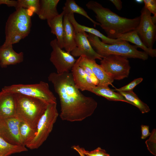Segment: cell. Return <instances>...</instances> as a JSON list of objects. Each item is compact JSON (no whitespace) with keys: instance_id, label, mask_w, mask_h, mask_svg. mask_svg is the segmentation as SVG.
I'll list each match as a JSON object with an SVG mask.
<instances>
[{"instance_id":"obj_1","label":"cell","mask_w":156,"mask_h":156,"mask_svg":"<svg viewBox=\"0 0 156 156\" xmlns=\"http://www.w3.org/2000/svg\"><path fill=\"white\" fill-rule=\"evenodd\" d=\"M48 79L53 84L59 98L60 116L62 120L81 121L93 114L97 102L92 97L84 95L76 87L71 72L62 74L52 72Z\"/></svg>"},{"instance_id":"obj_2","label":"cell","mask_w":156,"mask_h":156,"mask_svg":"<svg viewBox=\"0 0 156 156\" xmlns=\"http://www.w3.org/2000/svg\"><path fill=\"white\" fill-rule=\"evenodd\" d=\"M86 6L95 14L96 21L110 39H117L119 35L136 30L140 22V16L132 19L121 17L96 1H90Z\"/></svg>"},{"instance_id":"obj_3","label":"cell","mask_w":156,"mask_h":156,"mask_svg":"<svg viewBox=\"0 0 156 156\" xmlns=\"http://www.w3.org/2000/svg\"><path fill=\"white\" fill-rule=\"evenodd\" d=\"M15 116L33 128L38 122L48 105L39 99L19 93H14Z\"/></svg>"},{"instance_id":"obj_4","label":"cell","mask_w":156,"mask_h":156,"mask_svg":"<svg viewBox=\"0 0 156 156\" xmlns=\"http://www.w3.org/2000/svg\"><path fill=\"white\" fill-rule=\"evenodd\" d=\"M88 39L94 51L103 58L112 54L120 55L128 58H138L145 60L148 55L145 52L137 49L135 45L130 44L128 42L122 40L113 44L102 42L98 37L88 34Z\"/></svg>"},{"instance_id":"obj_5","label":"cell","mask_w":156,"mask_h":156,"mask_svg":"<svg viewBox=\"0 0 156 156\" xmlns=\"http://www.w3.org/2000/svg\"><path fill=\"white\" fill-rule=\"evenodd\" d=\"M58 115L57 103L49 104L38 122L35 137L26 146L30 149H34L41 146L52 130Z\"/></svg>"},{"instance_id":"obj_6","label":"cell","mask_w":156,"mask_h":156,"mask_svg":"<svg viewBox=\"0 0 156 156\" xmlns=\"http://www.w3.org/2000/svg\"><path fill=\"white\" fill-rule=\"evenodd\" d=\"M2 90L36 98L48 104L57 103L56 98L50 90L48 84L43 81L33 84H17L5 86Z\"/></svg>"},{"instance_id":"obj_7","label":"cell","mask_w":156,"mask_h":156,"mask_svg":"<svg viewBox=\"0 0 156 156\" xmlns=\"http://www.w3.org/2000/svg\"><path fill=\"white\" fill-rule=\"evenodd\" d=\"M34 13L31 10L20 8L10 15L6 22L5 37L13 33L21 34L24 38L29 34L31 26V17Z\"/></svg>"},{"instance_id":"obj_8","label":"cell","mask_w":156,"mask_h":156,"mask_svg":"<svg viewBox=\"0 0 156 156\" xmlns=\"http://www.w3.org/2000/svg\"><path fill=\"white\" fill-rule=\"evenodd\" d=\"M100 65L109 76L114 80L128 77L131 69L127 58L114 54L103 58L100 61Z\"/></svg>"},{"instance_id":"obj_9","label":"cell","mask_w":156,"mask_h":156,"mask_svg":"<svg viewBox=\"0 0 156 156\" xmlns=\"http://www.w3.org/2000/svg\"><path fill=\"white\" fill-rule=\"evenodd\" d=\"M50 44L52 51L50 60L55 67L57 73L62 74L69 72L77 60L70 53L63 50L58 46L56 38L51 40Z\"/></svg>"},{"instance_id":"obj_10","label":"cell","mask_w":156,"mask_h":156,"mask_svg":"<svg viewBox=\"0 0 156 156\" xmlns=\"http://www.w3.org/2000/svg\"><path fill=\"white\" fill-rule=\"evenodd\" d=\"M20 121L15 116L0 118V137L9 143L22 146L19 130Z\"/></svg>"},{"instance_id":"obj_11","label":"cell","mask_w":156,"mask_h":156,"mask_svg":"<svg viewBox=\"0 0 156 156\" xmlns=\"http://www.w3.org/2000/svg\"><path fill=\"white\" fill-rule=\"evenodd\" d=\"M88 36L87 33L84 31L75 32L77 47L70 52V54L73 57L84 56L91 60H101L103 57L93 48L88 39Z\"/></svg>"},{"instance_id":"obj_12","label":"cell","mask_w":156,"mask_h":156,"mask_svg":"<svg viewBox=\"0 0 156 156\" xmlns=\"http://www.w3.org/2000/svg\"><path fill=\"white\" fill-rule=\"evenodd\" d=\"M23 59V53L15 52L11 43L4 42L0 46V66L1 67L5 68L8 65L19 64L22 62Z\"/></svg>"},{"instance_id":"obj_13","label":"cell","mask_w":156,"mask_h":156,"mask_svg":"<svg viewBox=\"0 0 156 156\" xmlns=\"http://www.w3.org/2000/svg\"><path fill=\"white\" fill-rule=\"evenodd\" d=\"M76 62L84 64L91 68L98 81V86H113L112 83L114 80L109 76L100 64L96 63L95 60L89 59L84 56H81L77 60Z\"/></svg>"},{"instance_id":"obj_14","label":"cell","mask_w":156,"mask_h":156,"mask_svg":"<svg viewBox=\"0 0 156 156\" xmlns=\"http://www.w3.org/2000/svg\"><path fill=\"white\" fill-rule=\"evenodd\" d=\"M71 70L75 86L80 90L90 91L96 86L83 70L76 62Z\"/></svg>"},{"instance_id":"obj_15","label":"cell","mask_w":156,"mask_h":156,"mask_svg":"<svg viewBox=\"0 0 156 156\" xmlns=\"http://www.w3.org/2000/svg\"><path fill=\"white\" fill-rule=\"evenodd\" d=\"M15 116L14 94L2 90L0 92V118Z\"/></svg>"},{"instance_id":"obj_16","label":"cell","mask_w":156,"mask_h":156,"mask_svg":"<svg viewBox=\"0 0 156 156\" xmlns=\"http://www.w3.org/2000/svg\"><path fill=\"white\" fill-rule=\"evenodd\" d=\"M64 48L67 52H70L76 47L75 32L74 27L68 20L67 15L63 18Z\"/></svg>"},{"instance_id":"obj_17","label":"cell","mask_w":156,"mask_h":156,"mask_svg":"<svg viewBox=\"0 0 156 156\" xmlns=\"http://www.w3.org/2000/svg\"><path fill=\"white\" fill-rule=\"evenodd\" d=\"M67 15L68 20L74 26L75 32L83 31L87 33H88V34H91L100 38L102 42L107 44L115 43L122 40L119 39H112L109 38L96 29L79 24L76 20L74 14H70Z\"/></svg>"},{"instance_id":"obj_18","label":"cell","mask_w":156,"mask_h":156,"mask_svg":"<svg viewBox=\"0 0 156 156\" xmlns=\"http://www.w3.org/2000/svg\"><path fill=\"white\" fill-rule=\"evenodd\" d=\"M59 0H40V8L38 15L41 20H51L59 14L57 10Z\"/></svg>"},{"instance_id":"obj_19","label":"cell","mask_w":156,"mask_h":156,"mask_svg":"<svg viewBox=\"0 0 156 156\" xmlns=\"http://www.w3.org/2000/svg\"><path fill=\"white\" fill-rule=\"evenodd\" d=\"M64 13L62 12L58 15L51 20L47 21L51 32L55 35L58 46L62 49L64 48L63 42V18Z\"/></svg>"},{"instance_id":"obj_20","label":"cell","mask_w":156,"mask_h":156,"mask_svg":"<svg viewBox=\"0 0 156 156\" xmlns=\"http://www.w3.org/2000/svg\"><path fill=\"white\" fill-rule=\"evenodd\" d=\"M117 39H121L131 42L138 47L144 50L148 56L153 57L156 56V49L146 47L144 44L135 30L119 35Z\"/></svg>"},{"instance_id":"obj_21","label":"cell","mask_w":156,"mask_h":156,"mask_svg":"<svg viewBox=\"0 0 156 156\" xmlns=\"http://www.w3.org/2000/svg\"><path fill=\"white\" fill-rule=\"evenodd\" d=\"M90 92L110 101H121L130 104L122 95L115 92L108 86H96Z\"/></svg>"},{"instance_id":"obj_22","label":"cell","mask_w":156,"mask_h":156,"mask_svg":"<svg viewBox=\"0 0 156 156\" xmlns=\"http://www.w3.org/2000/svg\"><path fill=\"white\" fill-rule=\"evenodd\" d=\"M140 19L139 24L135 30L142 41L146 33L153 24L151 13L144 6L141 10Z\"/></svg>"},{"instance_id":"obj_23","label":"cell","mask_w":156,"mask_h":156,"mask_svg":"<svg viewBox=\"0 0 156 156\" xmlns=\"http://www.w3.org/2000/svg\"><path fill=\"white\" fill-rule=\"evenodd\" d=\"M19 130L22 145L25 146L33 140L37 133V128H32L26 122L21 121L19 124Z\"/></svg>"},{"instance_id":"obj_24","label":"cell","mask_w":156,"mask_h":156,"mask_svg":"<svg viewBox=\"0 0 156 156\" xmlns=\"http://www.w3.org/2000/svg\"><path fill=\"white\" fill-rule=\"evenodd\" d=\"M62 9L64 15H67L71 13L74 14V13L78 14L88 19L94 24L95 27L96 25L100 26L99 23L91 18L83 8L78 5L74 0H66Z\"/></svg>"},{"instance_id":"obj_25","label":"cell","mask_w":156,"mask_h":156,"mask_svg":"<svg viewBox=\"0 0 156 156\" xmlns=\"http://www.w3.org/2000/svg\"><path fill=\"white\" fill-rule=\"evenodd\" d=\"M130 103L137 107L142 114L149 112L150 109L149 106L142 101L133 91L129 92H118Z\"/></svg>"},{"instance_id":"obj_26","label":"cell","mask_w":156,"mask_h":156,"mask_svg":"<svg viewBox=\"0 0 156 156\" xmlns=\"http://www.w3.org/2000/svg\"><path fill=\"white\" fill-rule=\"evenodd\" d=\"M27 151L25 146L12 144L0 137V156H9L13 154Z\"/></svg>"},{"instance_id":"obj_27","label":"cell","mask_w":156,"mask_h":156,"mask_svg":"<svg viewBox=\"0 0 156 156\" xmlns=\"http://www.w3.org/2000/svg\"><path fill=\"white\" fill-rule=\"evenodd\" d=\"M16 10L20 8L29 9L37 15L40 8L39 0H18Z\"/></svg>"},{"instance_id":"obj_28","label":"cell","mask_w":156,"mask_h":156,"mask_svg":"<svg viewBox=\"0 0 156 156\" xmlns=\"http://www.w3.org/2000/svg\"><path fill=\"white\" fill-rule=\"evenodd\" d=\"M156 35V26L153 24L146 33L142 40L144 45L147 48H153Z\"/></svg>"},{"instance_id":"obj_29","label":"cell","mask_w":156,"mask_h":156,"mask_svg":"<svg viewBox=\"0 0 156 156\" xmlns=\"http://www.w3.org/2000/svg\"><path fill=\"white\" fill-rule=\"evenodd\" d=\"M156 129L153 130L149 139L145 142L148 150L152 154L156 156Z\"/></svg>"},{"instance_id":"obj_30","label":"cell","mask_w":156,"mask_h":156,"mask_svg":"<svg viewBox=\"0 0 156 156\" xmlns=\"http://www.w3.org/2000/svg\"><path fill=\"white\" fill-rule=\"evenodd\" d=\"M143 80V79L142 77L136 79L126 85L119 88L113 89V90L118 92H129L133 91V89Z\"/></svg>"},{"instance_id":"obj_31","label":"cell","mask_w":156,"mask_h":156,"mask_svg":"<svg viewBox=\"0 0 156 156\" xmlns=\"http://www.w3.org/2000/svg\"><path fill=\"white\" fill-rule=\"evenodd\" d=\"M76 62L83 70L84 71L88 77L91 79L93 84L96 86L99 85V81L96 77L92 72L91 68L83 64Z\"/></svg>"},{"instance_id":"obj_32","label":"cell","mask_w":156,"mask_h":156,"mask_svg":"<svg viewBox=\"0 0 156 156\" xmlns=\"http://www.w3.org/2000/svg\"><path fill=\"white\" fill-rule=\"evenodd\" d=\"M81 149L84 155L87 156H107L109 155L105 150L100 147L91 151H86L82 147Z\"/></svg>"},{"instance_id":"obj_33","label":"cell","mask_w":156,"mask_h":156,"mask_svg":"<svg viewBox=\"0 0 156 156\" xmlns=\"http://www.w3.org/2000/svg\"><path fill=\"white\" fill-rule=\"evenodd\" d=\"M145 7L153 16H156V0H143Z\"/></svg>"},{"instance_id":"obj_34","label":"cell","mask_w":156,"mask_h":156,"mask_svg":"<svg viewBox=\"0 0 156 156\" xmlns=\"http://www.w3.org/2000/svg\"><path fill=\"white\" fill-rule=\"evenodd\" d=\"M142 135L141 137L142 139H145L151 135L149 132V127L148 125H142L141 126Z\"/></svg>"},{"instance_id":"obj_35","label":"cell","mask_w":156,"mask_h":156,"mask_svg":"<svg viewBox=\"0 0 156 156\" xmlns=\"http://www.w3.org/2000/svg\"><path fill=\"white\" fill-rule=\"evenodd\" d=\"M17 1L12 0H0V6L2 4L7 5L8 7H13L16 8L17 5Z\"/></svg>"},{"instance_id":"obj_36","label":"cell","mask_w":156,"mask_h":156,"mask_svg":"<svg viewBox=\"0 0 156 156\" xmlns=\"http://www.w3.org/2000/svg\"><path fill=\"white\" fill-rule=\"evenodd\" d=\"M114 5L116 8L118 10H120L122 8V2L120 0H110Z\"/></svg>"},{"instance_id":"obj_37","label":"cell","mask_w":156,"mask_h":156,"mask_svg":"<svg viewBox=\"0 0 156 156\" xmlns=\"http://www.w3.org/2000/svg\"><path fill=\"white\" fill-rule=\"evenodd\" d=\"M72 148L76 151L80 156H85L82 150L81 147H80L79 146H72Z\"/></svg>"},{"instance_id":"obj_38","label":"cell","mask_w":156,"mask_h":156,"mask_svg":"<svg viewBox=\"0 0 156 156\" xmlns=\"http://www.w3.org/2000/svg\"><path fill=\"white\" fill-rule=\"evenodd\" d=\"M135 1L139 3H141L144 2L143 0H136Z\"/></svg>"},{"instance_id":"obj_39","label":"cell","mask_w":156,"mask_h":156,"mask_svg":"<svg viewBox=\"0 0 156 156\" xmlns=\"http://www.w3.org/2000/svg\"><path fill=\"white\" fill-rule=\"evenodd\" d=\"M107 156H110V155H109V154Z\"/></svg>"}]
</instances>
